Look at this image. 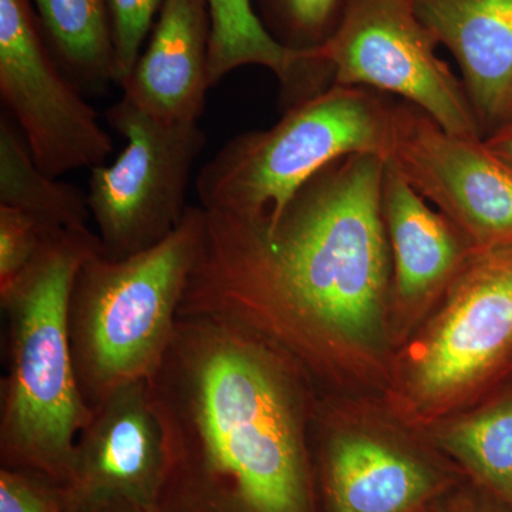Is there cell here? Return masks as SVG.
Wrapping results in <instances>:
<instances>
[{
    "label": "cell",
    "instance_id": "6da1fadb",
    "mask_svg": "<svg viewBox=\"0 0 512 512\" xmlns=\"http://www.w3.org/2000/svg\"><path fill=\"white\" fill-rule=\"evenodd\" d=\"M384 165L339 158L276 218L204 210L178 316L237 323L316 370L348 345H372L392 291Z\"/></svg>",
    "mask_w": 512,
    "mask_h": 512
},
{
    "label": "cell",
    "instance_id": "7a4b0ae2",
    "mask_svg": "<svg viewBox=\"0 0 512 512\" xmlns=\"http://www.w3.org/2000/svg\"><path fill=\"white\" fill-rule=\"evenodd\" d=\"M296 360L247 328L178 316L148 379L163 512H315Z\"/></svg>",
    "mask_w": 512,
    "mask_h": 512
},
{
    "label": "cell",
    "instance_id": "3957f363",
    "mask_svg": "<svg viewBox=\"0 0 512 512\" xmlns=\"http://www.w3.org/2000/svg\"><path fill=\"white\" fill-rule=\"evenodd\" d=\"M100 251L90 228L46 232L25 271L0 289L6 318L2 467L32 471L57 487L69 478L77 437L93 417L74 372L69 306L80 268Z\"/></svg>",
    "mask_w": 512,
    "mask_h": 512
},
{
    "label": "cell",
    "instance_id": "277c9868",
    "mask_svg": "<svg viewBox=\"0 0 512 512\" xmlns=\"http://www.w3.org/2000/svg\"><path fill=\"white\" fill-rule=\"evenodd\" d=\"M202 232L204 210L188 207L180 225L154 247L124 259L100 251L84 261L70 296L69 335L77 383L92 409L157 372Z\"/></svg>",
    "mask_w": 512,
    "mask_h": 512
},
{
    "label": "cell",
    "instance_id": "5b68a950",
    "mask_svg": "<svg viewBox=\"0 0 512 512\" xmlns=\"http://www.w3.org/2000/svg\"><path fill=\"white\" fill-rule=\"evenodd\" d=\"M394 97L332 84L268 130L231 138L195 181L200 207L242 217L276 218L303 185L339 158L386 160Z\"/></svg>",
    "mask_w": 512,
    "mask_h": 512
},
{
    "label": "cell",
    "instance_id": "8992f818",
    "mask_svg": "<svg viewBox=\"0 0 512 512\" xmlns=\"http://www.w3.org/2000/svg\"><path fill=\"white\" fill-rule=\"evenodd\" d=\"M106 119L127 146L113 164L92 168L87 201L103 254L124 259L154 247L183 221L207 136L198 123H167L124 96Z\"/></svg>",
    "mask_w": 512,
    "mask_h": 512
},
{
    "label": "cell",
    "instance_id": "52a82bcc",
    "mask_svg": "<svg viewBox=\"0 0 512 512\" xmlns=\"http://www.w3.org/2000/svg\"><path fill=\"white\" fill-rule=\"evenodd\" d=\"M414 0H350L338 30L309 53L333 84L396 96L447 131L484 138L461 77L437 55Z\"/></svg>",
    "mask_w": 512,
    "mask_h": 512
},
{
    "label": "cell",
    "instance_id": "ba28073f",
    "mask_svg": "<svg viewBox=\"0 0 512 512\" xmlns=\"http://www.w3.org/2000/svg\"><path fill=\"white\" fill-rule=\"evenodd\" d=\"M512 362V245L478 248L444 292L410 370L414 400L451 404Z\"/></svg>",
    "mask_w": 512,
    "mask_h": 512
},
{
    "label": "cell",
    "instance_id": "9c48e42d",
    "mask_svg": "<svg viewBox=\"0 0 512 512\" xmlns=\"http://www.w3.org/2000/svg\"><path fill=\"white\" fill-rule=\"evenodd\" d=\"M0 94L50 177L97 167L113 150L96 110L50 52L30 0H0Z\"/></svg>",
    "mask_w": 512,
    "mask_h": 512
},
{
    "label": "cell",
    "instance_id": "30bf717a",
    "mask_svg": "<svg viewBox=\"0 0 512 512\" xmlns=\"http://www.w3.org/2000/svg\"><path fill=\"white\" fill-rule=\"evenodd\" d=\"M386 161L478 248L512 245V165L484 138L450 133L426 111L394 99Z\"/></svg>",
    "mask_w": 512,
    "mask_h": 512
},
{
    "label": "cell",
    "instance_id": "8fae6325",
    "mask_svg": "<svg viewBox=\"0 0 512 512\" xmlns=\"http://www.w3.org/2000/svg\"><path fill=\"white\" fill-rule=\"evenodd\" d=\"M163 473V440L148 380L128 383L93 407L77 437L69 478L59 487L63 510L92 512L119 501L153 507Z\"/></svg>",
    "mask_w": 512,
    "mask_h": 512
},
{
    "label": "cell",
    "instance_id": "7c38bea8",
    "mask_svg": "<svg viewBox=\"0 0 512 512\" xmlns=\"http://www.w3.org/2000/svg\"><path fill=\"white\" fill-rule=\"evenodd\" d=\"M210 29L208 0H165L124 97L167 123H198L212 87Z\"/></svg>",
    "mask_w": 512,
    "mask_h": 512
},
{
    "label": "cell",
    "instance_id": "4fadbf2b",
    "mask_svg": "<svg viewBox=\"0 0 512 512\" xmlns=\"http://www.w3.org/2000/svg\"><path fill=\"white\" fill-rule=\"evenodd\" d=\"M426 28L453 55L484 138L512 106V0H414Z\"/></svg>",
    "mask_w": 512,
    "mask_h": 512
},
{
    "label": "cell",
    "instance_id": "5bb4252c",
    "mask_svg": "<svg viewBox=\"0 0 512 512\" xmlns=\"http://www.w3.org/2000/svg\"><path fill=\"white\" fill-rule=\"evenodd\" d=\"M382 211L392 254V292L406 308H419L446 292L477 245L434 211L386 161Z\"/></svg>",
    "mask_w": 512,
    "mask_h": 512
},
{
    "label": "cell",
    "instance_id": "9a60e30c",
    "mask_svg": "<svg viewBox=\"0 0 512 512\" xmlns=\"http://www.w3.org/2000/svg\"><path fill=\"white\" fill-rule=\"evenodd\" d=\"M323 471L332 512H412L434 488L429 468L367 434H335Z\"/></svg>",
    "mask_w": 512,
    "mask_h": 512
},
{
    "label": "cell",
    "instance_id": "2e32d148",
    "mask_svg": "<svg viewBox=\"0 0 512 512\" xmlns=\"http://www.w3.org/2000/svg\"><path fill=\"white\" fill-rule=\"evenodd\" d=\"M211 86L239 67L262 66L278 77L285 110L311 99L323 87L322 73L308 53L286 49L269 35L252 0H208Z\"/></svg>",
    "mask_w": 512,
    "mask_h": 512
},
{
    "label": "cell",
    "instance_id": "e0dca14e",
    "mask_svg": "<svg viewBox=\"0 0 512 512\" xmlns=\"http://www.w3.org/2000/svg\"><path fill=\"white\" fill-rule=\"evenodd\" d=\"M47 46L74 84H120L107 0H30Z\"/></svg>",
    "mask_w": 512,
    "mask_h": 512
},
{
    "label": "cell",
    "instance_id": "ac0fdd59",
    "mask_svg": "<svg viewBox=\"0 0 512 512\" xmlns=\"http://www.w3.org/2000/svg\"><path fill=\"white\" fill-rule=\"evenodd\" d=\"M0 205L35 218L45 232L89 228L92 217L87 195L43 173L5 116L0 119Z\"/></svg>",
    "mask_w": 512,
    "mask_h": 512
},
{
    "label": "cell",
    "instance_id": "d6986e66",
    "mask_svg": "<svg viewBox=\"0 0 512 512\" xmlns=\"http://www.w3.org/2000/svg\"><path fill=\"white\" fill-rule=\"evenodd\" d=\"M454 454L498 497L512 505V389L440 434Z\"/></svg>",
    "mask_w": 512,
    "mask_h": 512
},
{
    "label": "cell",
    "instance_id": "ffe728a7",
    "mask_svg": "<svg viewBox=\"0 0 512 512\" xmlns=\"http://www.w3.org/2000/svg\"><path fill=\"white\" fill-rule=\"evenodd\" d=\"M350 0H258L259 19L286 49L311 53L335 35Z\"/></svg>",
    "mask_w": 512,
    "mask_h": 512
},
{
    "label": "cell",
    "instance_id": "44dd1931",
    "mask_svg": "<svg viewBox=\"0 0 512 512\" xmlns=\"http://www.w3.org/2000/svg\"><path fill=\"white\" fill-rule=\"evenodd\" d=\"M164 3L165 0H107L119 56L120 84L133 72Z\"/></svg>",
    "mask_w": 512,
    "mask_h": 512
},
{
    "label": "cell",
    "instance_id": "7402d4cb",
    "mask_svg": "<svg viewBox=\"0 0 512 512\" xmlns=\"http://www.w3.org/2000/svg\"><path fill=\"white\" fill-rule=\"evenodd\" d=\"M46 232L25 212L0 205V289L12 284L35 258Z\"/></svg>",
    "mask_w": 512,
    "mask_h": 512
},
{
    "label": "cell",
    "instance_id": "603a6c76",
    "mask_svg": "<svg viewBox=\"0 0 512 512\" xmlns=\"http://www.w3.org/2000/svg\"><path fill=\"white\" fill-rule=\"evenodd\" d=\"M0 512H64L59 487L32 471L2 467Z\"/></svg>",
    "mask_w": 512,
    "mask_h": 512
},
{
    "label": "cell",
    "instance_id": "cb8c5ba5",
    "mask_svg": "<svg viewBox=\"0 0 512 512\" xmlns=\"http://www.w3.org/2000/svg\"><path fill=\"white\" fill-rule=\"evenodd\" d=\"M485 144L503 158L508 164L512 165V131L511 133L493 134V136L484 138Z\"/></svg>",
    "mask_w": 512,
    "mask_h": 512
},
{
    "label": "cell",
    "instance_id": "d4e9b609",
    "mask_svg": "<svg viewBox=\"0 0 512 512\" xmlns=\"http://www.w3.org/2000/svg\"><path fill=\"white\" fill-rule=\"evenodd\" d=\"M92 512H163L158 505L148 507V505H140L127 503V501H119V503H113L104 505V507L97 508Z\"/></svg>",
    "mask_w": 512,
    "mask_h": 512
},
{
    "label": "cell",
    "instance_id": "484cf974",
    "mask_svg": "<svg viewBox=\"0 0 512 512\" xmlns=\"http://www.w3.org/2000/svg\"><path fill=\"white\" fill-rule=\"evenodd\" d=\"M447 512H494L493 510H487V508L480 507V505H461V507L453 508V510Z\"/></svg>",
    "mask_w": 512,
    "mask_h": 512
},
{
    "label": "cell",
    "instance_id": "4316f807",
    "mask_svg": "<svg viewBox=\"0 0 512 512\" xmlns=\"http://www.w3.org/2000/svg\"><path fill=\"white\" fill-rule=\"evenodd\" d=\"M512 131V106L510 111H508L507 117H505L504 123L501 124L500 128H498L497 131H494L493 134H500V133H511ZM491 134V136H493ZM490 137V136H488Z\"/></svg>",
    "mask_w": 512,
    "mask_h": 512
}]
</instances>
